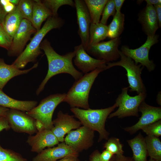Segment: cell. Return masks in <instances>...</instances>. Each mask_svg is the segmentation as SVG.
<instances>
[{
  "instance_id": "obj_33",
  "label": "cell",
  "mask_w": 161,
  "mask_h": 161,
  "mask_svg": "<svg viewBox=\"0 0 161 161\" xmlns=\"http://www.w3.org/2000/svg\"><path fill=\"white\" fill-rule=\"evenodd\" d=\"M116 13L114 0H108L103 10L100 22L106 25L109 17L111 16H114Z\"/></svg>"
},
{
  "instance_id": "obj_31",
  "label": "cell",
  "mask_w": 161,
  "mask_h": 161,
  "mask_svg": "<svg viewBox=\"0 0 161 161\" xmlns=\"http://www.w3.org/2000/svg\"><path fill=\"white\" fill-rule=\"evenodd\" d=\"M0 161H28L19 153L4 148L0 144Z\"/></svg>"
},
{
  "instance_id": "obj_26",
  "label": "cell",
  "mask_w": 161,
  "mask_h": 161,
  "mask_svg": "<svg viewBox=\"0 0 161 161\" xmlns=\"http://www.w3.org/2000/svg\"><path fill=\"white\" fill-rule=\"evenodd\" d=\"M88 9L91 23L100 22V16L108 0H84Z\"/></svg>"
},
{
  "instance_id": "obj_45",
  "label": "cell",
  "mask_w": 161,
  "mask_h": 161,
  "mask_svg": "<svg viewBox=\"0 0 161 161\" xmlns=\"http://www.w3.org/2000/svg\"><path fill=\"white\" fill-rule=\"evenodd\" d=\"M35 124L38 131L45 129L42 123L37 120H35Z\"/></svg>"
},
{
  "instance_id": "obj_1",
  "label": "cell",
  "mask_w": 161,
  "mask_h": 161,
  "mask_svg": "<svg viewBox=\"0 0 161 161\" xmlns=\"http://www.w3.org/2000/svg\"><path fill=\"white\" fill-rule=\"evenodd\" d=\"M46 55L48 65L47 73L36 91L39 94L43 90L48 81L53 76L61 73H67L71 75L76 80L83 76V73L77 70L74 66L72 60L75 56L74 51L68 52L63 55L57 53L46 39L42 41L40 45Z\"/></svg>"
},
{
  "instance_id": "obj_3",
  "label": "cell",
  "mask_w": 161,
  "mask_h": 161,
  "mask_svg": "<svg viewBox=\"0 0 161 161\" xmlns=\"http://www.w3.org/2000/svg\"><path fill=\"white\" fill-rule=\"evenodd\" d=\"M117 107V106L115 103L112 106L104 109H83L72 108L70 110L82 126L98 132V142H99L109 138V133L106 129V122L109 115Z\"/></svg>"
},
{
  "instance_id": "obj_43",
  "label": "cell",
  "mask_w": 161,
  "mask_h": 161,
  "mask_svg": "<svg viewBox=\"0 0 161 161\" xmlns=\"http://www.w3.org/2000/svg\"><path fill=\"white\" fill-rule=\"evenodd\" d=\"M7 14V13L5 11L3 7L0 3V24L2 23Z\"/></svg>"
},
{
  "instance_id": "obj_38",
  "label": "cell",
  "mask_w": 161,
  "mask_h": 161,
  "mask_svg": "<svg viewBox=\"0 0 161 161\" xmlns=\"http://www.w3.org/2000/svg\"><path fill=\"white\" fill-rule=\"evenodd\" d=\"M10 129L7 120L5 117H0V132L3 130Z\"/></svg>"
},
{
  "instance_id": "obj_49",
  "label": "cell",
  "mask_w": 161,
  "mask_h": 161,
  "mask_svg": "<svg viewBox=\"0 0 161 161\" xmlns=\"http://www.w3.org/2000/svg\"><path fill=\"white\" fill-rule=\"evenodd\" d=\"M9 1L15 6L18 5L20 0H9Z\"/></svg>"
},
{
  "instance_id": "obj_4",
  "label": "cell",
  "mask_w": 161,
  "mask_h": 161,
  "mask_svg": "<svg viewBox=\"0 0 161 161\" xmlns=\"http://www.w3.org/2000/svg\"><path fill=\"white\" fill-rule=\"evenodd\" d=\"M104 70L103 69L98 68L85 74L74 83L66 94L63 102L67 103L71 108H90L88 100L90 89L98 74Z\"/></svg>"
},
{
  "instance_id": "obj_15",
  "label": "cell",
  "mask_w": 161,
  "mask_h": 161,
  "mask_svg": "<svg viewBox=\"0 0 161 161\" xmlns=\"http://www.w3.org/2000/svg\"><path fill=\"white\" fill-rule=\"evenodd\" d=\"M74 1L78 27V34L81 40V44L86 50L88 46L91 18L84 1L75 0Z\"/></svg>"
},
{
  "instance_id": "obj_44",
  "label": "cell",
  "mask_w": 161,
  "mask_h": 161,
  "mask_svg": "<svg viewBox=\"0 0 161 161\" xmlns=\"http://www.w3.org/2000/svg\"><path fill=\"white\" fill-rule=\"evenodd\" d=\"M15 7V6L9 1L7 4L4 6L3 7L5 11L7 13H8L12 11L14 9Z\"/></svg>"
},
{
  "instance_id": "obj_41",
  "label": "cell",
  "mask_w": 161,
  "mask_h": 161,
  "mask_svg": "<svg viewBox=\"0 0 161 161\" xmlns=\"http://www.w3.org/2000/svg\"><path fill=\"white\" fill-rule=\"evenodd\" d=\"M78 156H69L65 157L56 161H81Z\"/></svg>"
},
{
  "instance_id": "obj_6",
  "label": "cell",
  "mask_w": 161,
  "mask_h": 161,
  "mask_svg": "<svg viewBox=\"0 0 161 161\" xmlns=\"http://www.w3.org/2000/svg\"><path fill=\"white\" fill-rule=\"evenodd\" d=\"M120 60L112 62L106 63V69L116 66L124 68L126 71V75L130 88V91L136 92L138 94L140 93L146 92L145 87L141 77L142 72L144 67L141 64H136L130 58L123 54L119 51Z\"/></svg>"
},
{
  "instance_id": "obj_37",
  "label": "cell",
  "mask_w": 161,
  "mask_h": 161,
  "mask_svg": "<svg viewBox=\"0 0 161 161\" xmlns=\"http://www.w3.org/2000/svg\"><path fill=\"white\" fill-rule=\"evenodd\" d=\"M113 155L109 151L105 149L100 154V158L101 161H110Z\"/></svg>"
},
{
  "instance_id": "obj_9",
  "label": "cell",
  "mask_w": 161,
  "mask_h": 161,
  "mask_svg": "<svg viewBox=\"0 0 161 161\" xmlns=\"http://www.w3.org/2000/svg\"><path fill=\"white\" fill-rule=\"evenodd\" d=\"M95 131L84 126L68 132L64 142L79 153L92 147L94 143Z\"/></svg>"
},
{
  "instance_id": "obj_20",
  "label": "cell",
  "mask_w": 161,
  "mask_h": 161,
  "mask_svg": "<svg viewBox=\"0 0 161 161\" xmlns=\"http://www.w3.org/2000/svg\"><path fill=\"white\" fill-rule=\"evenodd\" d=\"M38 64V63H36L28 69L21 70L12 64H6L3 59L0 58V89L2 90L8 82L13 78L27 74L32 69L37 68Z\"/></svg>"
},
{
  "instance_id": "obj_29",
  "label": "cell",
  "mask_w": 161,
  "mask_h": 161,
  "mask_svg": "<svg viewBox=\"0 0 161 161\" xmlns=\"http://www.w3.org/2000/svg\"><path fill=\"white\" fill-rule=\"evenodd\" d=\"M42 1L50 10L52 16L54 17H58V10L63 5H67L75 7V2L72 0H44Z\"/></svg>"
},
{
  "instance_id": "obj_5",
  "label": "cell",
  "mask_w": 161,
  "mask_h": 161,
  "mask_svg": "<svg viewBox=\"0 0 161 161\" xmlns=\"http://www.w3.org/2000/svg\"><path fill=\"white\" fill-rule=\"evenodd\" d=\"M65 95V93L50 95L41 100L38 106L26 113L40 121L45 129L51 130L53 127L52 117L54 111L57 106L63 101Z\"/></svg>"
},
{
  "instance_id": "obj_22",
  "label": "cell",
  "mask_w": 161,
  "mask_h": 161,
  "mask_svg": "<svg viewBox=\"0 0 161 161\" xmlns=\"http://www.w3.org/2000/svg\"><path fill=\"white\" fill-rule=\"evenodd\" d=\"M52 13L41 0H33V7L31 22L37 32L41 28L44 21L52 16Z\"/></svg>"
},
{
  "instance_id": "obj_2",
  "label": "cell",
  "mask_w": 161,
  "mask_h": 161,
  "mask_svg": "<svg viewBox=\"0 0 161 161\" xmlns=\"http://www.w3.org/2000/svg\"><path fill=\"white\" fill-rule=\"evenodd\" d=\"M64 24V20L61 18L51 16L48 18L42 27L36 32L25 49L12 64L20 69L29 62L34 61L42 53L40 45L46 35L53 29L61 28Z\"/></svg>"
},
{
  "instance_id": "obj_47",
  "label": "cell",
  "mask_w": 161,
  "mask_h": 161,
  "mask_svg": "<svg viewBox=\"0 0 161 161\" xmlns=\"http://www.w3.org/2000/svg\"><path fill=\"white\" fill-rule=\"evenodd\" d=\"M147 4L155 5L161 3V1L160 0H146L145 1Z\"/></svg>"
},
{
  "instance_id": "obj_25",
  "label": "cell",
  "mask_w": 161,
  "mask_h": 161,
  "mask_svg": "<svg viewBox=\"0 0 161 161\" xmlns=\"http://www.w3.org/2000/svg\"><path fill=\"white\" fill-rule=\"evenodd\" d=\"M108 31V27L106 25L100 22L91 23L89 28L88 47L106 39L107 37Z\"/></svg>"
},
{
  "instance_id": "obj_14",
  "label": "cell",
  "mask_w": 161,
  "mask_h": 161,
  "mask_svg": "<svg viewBox=\"0 0 161 161\" xmlns=\"http://www.w3.org/2000/svg\"><path fill=\"white\" fill-rule=\"evenodd\" d=\"M74 51L75 53L74 64L82 73H88L98 68L106 69L107 62L91 56L81 44L75 46Z\"/></svg>"
},
{
  "instance_id": "obj_40",
  "label": "cell",
  "mask_w": 161,
  "mask_h": 161,
  "mask_svg": "<svg viewBox=\"0 0 161 161\" xmlns=\"http://www.w3.org/2000/svg\"><path fill=\"white\" fill-rule=\"evenodd\" d=\"M115 161H134V160L132 157H126L123 155H115Z\"/></svg>"
},
{
  "instance_id": "obj_39",
  "label": "cell",
  "mask_w": 161,
  "mask_h": 161,
  "mask_svg": "<svg viewBox=\"0 0 161 161\" xmlns=\"http://www.w3.org/2000/svg\"><path fill=\"white\" fill-rule=\"evenodd\" d=\"M158 18L159 27H161V3L154 6Z\"/></svg>"
},
{
  "instance_id": "obj_19",
  "label": "cell",
  "mask_w": 161,
  "mask_h": 161,
  "mask_svg": "<svg viewBox=\"0 0 161 161\" xmlns=\"http://www.w3.org/2000/svg\"><path fill=\"white\" fill-rule=\"evenodd\" d=\"M138 21L147 36L155 34L159 26L156 11L153 5L147 4L146 7L139 14Z\"/></svg>"
},
{
  "instance_id": "obj_7",
  "label": "cell",
  "mask_w": 161,
  "mask_h": 161,
  "mask_svg": "<svg viewBox=\"0 0 161 161\" xmlns=\"http://www.w3.org/2000/svg\"><path fill=\"white\" fill-rule=\"evenodd\" d=\"M128 87L122 88L115 100L118 109L111 113L108 118L110 119L114 117L122 118L131 116L138 117V108L140 103L146 97V92L140 93L134 96H130L128 93Z\"/></svg>"
},
{
  "instance_id": "obj_28",
  "label": "cell",
  "mask_w": 161,
  "mask_h": 161,
  "mask_svg": "<svg viewBox=\"0 0 161 161\" xmlns=\"http://www.w3.org/2000/svg\"><path fill=\"white\" fill-rule=\"evenodd\" d=\"M145 139L148 156L151 158L161 160V141L159 138L147 135Z\"/></svg>"
},
{
  "instance_id": "obj_42",
  "label": "cell",
  "mask_w": 161,
  "mask_h": 161,
  "mask_svg": "<svg viewBox=\"0 0 161 161\" xmlns=\"http://www.w3.org/2000/svg\"><path fill=\"white\" fill-rule=\"evenodd\" d=\"M124 1V0H114L116 12H120L121 8Z\"/></svg>"
},
{
  "instance_id": "obj_34",
  "label": "cell",
  "mask_w": 161,
  "mask_h": 161,
  "mask_svg": "<svg viewBox=\"0 0 161 161\" xmlns=\"http://www.w3.org/2000/svg\"><path fill=\"white\" fill-rule=\"evenodd\" d=\"M147 135L159 137L161 136V120L148 125L142 129Z\"/></svg>"
},
{
  "instance_id": "obj_17",
  "label": "cell",
  "mask_w": 161,
  "mask_h": 161,
  "mask_svg": "<svg viewBox=\"0 0 161 161\" xmlns=\"http://www.w3.org/2000/svg\"><path fill=\"white\" fill-rule=\"evenodd\" d=\"M36 133L34 136H29L26 141L32 152L39 153L45 148L52 147L59 143L50 130L44 129Z\"/></svg>"
},
{
  "instance_id": "obj_27",
  "label": "cell",
  "mask_w": 161,
  "mask_h": 161,
  "mask_svg": "<svg viewBox=\"0 0 161 161\" xmlns=\"http://www.w3.org/2000/svg\"><path fill=\"white\" fill-rule=\"evenodd\" d=\"M124 15L116 12L110 24L108 26L107 37L112 39L119 37L124 29Z\"/></svg>"
},
{
  "instance_id": "obj_30",
  "label": "cell",
  "mask_w": 161,
  "mask_h": 161,
  "mask_svg": "<svg viewBox=\"0 0 161 161\" xmlns=\"http://www.w3.org/2000/svg\"><path fill=\"white\" fill-rule=\"evenodd\" d=\"M123 146L119 139L115 137H111L109 138L104 143L103 148L113 155H122L124 152Z\"/></svg>"
},
{
  "instance_id": "obj_18",
  "label": "cell",
  "mask_w": 161,
  "mask_h": 161,
  "mask_svg": "<svg viewBox=\"0 0 161 161\" xmlns=\"http://www.w3.org/2000/svg\"><path fill=\"white\" fill-rule=\"evenodd\" d=\"M79 154L64 142L56 147L44 149L34 157L32 161H56L68 156H78Z\"/></svg>"
},
{
  "instance_id": "obj_36",
  "label": "cell",
  "mask_w": 161,
  "mask_h": 161,
  "mask_svg": "<svg viewBox=\"0 0 161 161\" xmlns=\"http://www.w3.org/2000/svg\"><path fill=\"white\" fill-rule=\"evenodd\" d=\"M100 152L98 150L93 151L89 155V161H101L100 158ZM110 161H115V155H114Z\"/></svg>"
},
{
  "instance_id": "obj_13",
  "label": "cell",
  "mask_w": 161,
  "mask_h": 161,
  "mask_svg": "<svg viewBox=\"0 0 161 161\" xmlns=\"http://www.w3.org/2000/svg\"><path fill=\"white\" fill-rule=\"evenodd\" d=\"M138 112L141 116L138 121L134 125L123 128L124 130L131 134H134L145 126L161 119V107L150 106L144 100L140 104Z\"/></svg>"
},
{
  "instance_id": "obj_35",
  "label": "cell",
  "mask_w": 161,
  "mask_h": 161,
  "mask_svg": "<svg viewBox=\"0 0 161 161\" xmlns=\"http://www.w3.org/2000/svg\"><path fill=\"white\" fill-rule=\"evenodd\" d=\"M13 38L5 32L1 24H0V47L7 50L10 48Z\"/></svg>"
},
{
  "instance_id": "obj_32",
  "label": "cell",
  "mask_w": 161,
  "mask_h": 161,
  "mask_svg": "<svg viewBox=\"0 0 161 161\" xmlns=\"http://www.w3.org/2000/svg\"><path fill=\"white\" fill-rule=\"evenodd\" d=\"M17 7L23 19L31 22L33 7V0H20Z\"/></svg>"
},
{
  "instance_id": "obj_10",
  "label": "cell",
  "mask_w": 161,
  "mask_h": 161,
  "mask_svg": "<svg viewBox=\"0 0 161 161\" xmlns=\"http://www.w3.org/2000/svg\"><path fill=\"white\" fill-rule=\"evenodd\" d=\"M120 42V38H117L89 47L86 51L96 59L104 60L107 63L115 61L120 58L118 47Z\"/></svg>"
},
{
  "instance_id": "obj_24",
  "label": "cell",
  "mask_w": 161,
  "mask_h": 161,
  "mask_svg": "<svg viewBox=\"0 0 161 161\" xmlns=\"http://www.w3.org/2000/svg\"><path fill=\"white\" fill-rule=\"evenodd\" d=\"M23 19L17 6H16L12 11L7 13L1 25L7 33L13 38Z\"/></svg>"
},
{
  "instance_id": "obj_11",
  "label": "cell",
  "mask_w": 161,
  "mask_h": 161,
  "mask_svg": "<svg viewBox=\"0 0 161 161\" xmlns=\"http://www.w3.org/2000/svg\"><path fill=\"white\" fill-rule=\"evenodd\" d=\"M5 117L10 128L16 132L32 135L38 132L35 126V120L24 112L9 109Z\"/></svg>"
},
{
  "instance_id": "obj_50",
  "label": "cell",
  "mask_w": 161,
  "mask_h": 161,
  "mask_svg": "<svg viewBox=\"0 0 161 161\" xmlns=\"http://www.w3.org/2000/svg\"><path fill=\"white\" fill-rule=\"evenodd\" d=\"M147 161H161V160H156L150 158Z\"/></svg>"
},
{
  "instance_id": "obj_16",
  "label": "cell",
  "mask_w": 161,
  "mask_h": 161,
  "mask_svg": "<svg viewBox=\"0 0 161 161\" xmlns=\"http://www.w3.org/2000/svg\"><path fill=\"white\" fill-rule=\"evenodd\" d=\"M53 127L51 130L60 142H64L65 135L74 129L82 125L81 122L68 113L59 111L57 118L52 120Z\"/></svg>"
},
{
  "instance_id": "obj_23",
  "label": "cell",
  "mask_w": 161,
  "mask_h": 161,
  "mask_svg": "<svg viewBox=\"0 0 161 161\" xmlns=\"http://www.w3.org/2000/svg\"><path fill=\"white\" fill-rule=\"evenodd\" d=\"M133 152L134 161H147L145 138L140 132L133 138L126 141Z\"/></svg>"
},
{
  "instance_id": "obj_46",
  "label": "cell",
  "mask_w": 161,
  "mask_h": 161,
  "mask_svg": "<svg viewBox=\"0 0 161 161\" xmlns=\"http://www.w3.org/2000/svg\"><path fill=\"white\" fill-rule=\"evenodd\" d=\"M9 109L0 106V117H6Z\"/></svg>"
},
{
  "instance_id": "obj_8",
  "label": "cell",
  "mask_w": 161,
  "mask_h": 161,
  "mask_svg": "<svg viewBox=\"0 0 161 161\" xmlns=\"http://www.w3.org/2000/svg\"><path fill=\"white\" fill-rule=\"evenodd\" d=\"M158 36L154 35L147 36L145 43L139 47L132 49L125 45L121 48V52L126 56L132 59L135 63H140L142 66H145L150 72L155 69V65L153 61L149 60V53L151 47L158 42Z\"/></svg>"
},
{
  "instance_id": "obj_48",
  "label": "cell",
  "mask_w": 161,
  "mask_h": 161,
  "mask_svg": "<svg viewBox=\"0 0 161 161\" xmlns=\"http://www.w3.org/2000/svg\"><path fill=\"white\" fill-rule=\"evenodd\" d=\"M9 2V0H0V3L4 7Z\"/></svg>"
},
{
  "instance_id": "obj_21",
  "label": "cell",
  "mask_w": 161,
  "mask_h": 161,
  "mask_svg": "<svg viewBox=\"0 0 161 161\" xmlns=\"http://www.w3.org/2000/svg\"><path fill=\"white\" fill-rule=\"evenodd\" d=\"M37 104L36 101L20 100L13 99L0 89V106L27 112L36 106Z\"/></svg>"
},
{
  "instance_id": "obj_12",
  "label": "cell",
  "mask_w": 161,
  "mask_h": 161,
  "mask_svg": "<svg viewBox=\"0 0 161 161\" xmlns=\"http://www.w3.org/2000/svg\"><path fill=\"white\" fill-rule=\"evenodd\" d=\"M31 22L23 19L14 35L11 46L8 50L9 56L19 55L23 51L31 35L36 32Z\"/></svg>"
}]
</instances>
